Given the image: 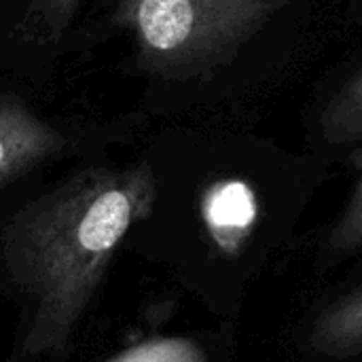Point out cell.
Returning <instances> with one entry per match:
<instances>
[{
  "instance_id": "6",
  "label": "cell",
  "mask_w": 362,
  "mask_h": 362,
  "mask_svg": "<svg viewBox=\"0 0 362 362\" xmlns=\"http://www.w3.org/2000/svg\"><path fill=\"white\" fill-rule=\"evenodd\" d=\"M320 132L331 144L362 140V68L325 104L320 112Z\"/></svg>"
},
{
  "instance_id": "9",
  "label": "cell",
  "mask_w": 362,
  "mask_h": 362,
  "mask_svg": "<svg viewBox=\"0 0 362 362\" xmlns=\"http://www.w3.org/2000/svg\"><path fill=\"white\" fill-rule=\"evenodd\" d=\"M356 165L358 182L329 238V248L339 252H352L362 248V153L356 155Z\"/></svg>"
},
{
  "instance_id": "3",
  "label": "cell",
  "mask_w": 362,
  "mask_h": 362,
  "mask_svg": "<svg viewBox=\"0 0 362 362\" xmlns=\"http://www.w3.org/2000/svg\"><path fill=\"white\" fill-rule=\"evenodd\" d=\"M68 140L17 95H0V189L62 153Z\"/></svg>"
},
{
  "instance_id": "5",
  "label": "cell",
  "mask_w": 362,
  "mask_h": 362,
  "mask_svg": "<svg viewBox=\"0 0 362 362\" xmlns=\"http://www.w3.org/2000/svg\"><path fill=\"white\" fill-rule=\"evenodd\" d=\"M310 346L329 358L362 354V286L327 305L310 329Z\"/></svg>"
},
{
  "instance_id": "8",
  "label": "cell",
  "mask_w": 362,
  "mask_h": 362,
  "mask_svg": "<svg viewBox=\"0 0 362 362\" xmlns=\"http://www.w3.org/2000/svg\"><path fill=\"white\" fill-rule=\"evenodd\" d=\"M110 362H208L204 350L185 337H157L132 346Z\"/></svg>"
},
{
  "instance_id": "4",
  "label": "cell",
  "mask_w": 362,
  "mask_h": 362,
  "mask_svg": "<svg viewBox=\"0 0 362 362\" xmlns=\"http://www.w3.org/2000/svg\"><path fill=\"white\" fill-rule=\"evenodd\" d=\"M204 218L216 244L233 252L242 246L257 218L255 193L240 180L216 182L206 191Z\"/></svg>"
},
{
  "instance_id": "1",
  "label": "cell",
  "mask_w": 362,
  "mask_h": 362,
  "mask_svg": "<svg viewBox=\"0 0 362 362\" xmlns=\"http://www.w3.org/2000/svg\"><path fill=\"white\" fill-rule=\"evenodd\" d=\"M155 199L146 163L87 168L11 221L2 246L13 280L32 301L28 356L66 352L117 248L151 216Z\"/></svg>"
},
{
  "instance_id": "7",
  "label": "cell",
  "mask_w": 362,
  "mask_h": 362,
  "mask_svg": "<svg viewBox=\"0 0 362 362\" xmlns=\"http://www.w3.org/2000/svg\"><path fill=\"white\" fill-rule=\"evenodd\" d=\"M81 4L83 0H28L19 23L21 38L34 45L57 42L70 28Z\"/></svg>"
},
{
  "instance_id": "2",
  "label": "cell",
  "mask_w": 362,
  "mask_h": 362,
  "mask_svg": "<svg viewBox=\"0 0 362 362\" xmlns=\"http://www.w3.org/2000/svg\"><path fill=\"white\" fill-rule=\"evenodd\" d=\"M288 0H121L115 19L140 64L182 76L227 62Z\"/></svg>"
}]
</instances>
